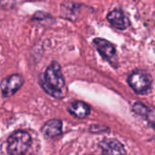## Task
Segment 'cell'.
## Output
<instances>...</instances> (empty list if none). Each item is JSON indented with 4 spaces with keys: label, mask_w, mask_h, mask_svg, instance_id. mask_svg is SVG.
I'll return each instance as SVG.
<instances>
[{
    "label": "cell",
    "mask_w": 155,
    "mask_h": 155,
    "mask_svg": "<svg viewBox=\"0 0 155 155\" xmlns=\"http://www.w3.org/2000/svg\"><path fill=\"white\" fill-rule=\"evenodd\" d=\"M43 89L54 98H63L66 94L65 81L58 63L53 62L45 72L41 79Z\"/></svg>",
    "instance_id": "obj_1"
},
{
    "label": "cell",
    "mask_w": 155,
    "mask_h": 155,
    "mask_svg": "<svg viewBox=\"0 0 155 155\" xmlns=\"http://www.w3.org/2000/svg\"><path fill=\"white\" fill-rule=\"evenodd\" d=\"M32 143V138L28 132L18 130L14 132L7 139L6 152L9 155H24Z\"/></svg>",
    "instance_id": "obj_2"
},
{
    "label": "cell",
    "mask_w": 155,
    "mask_h": 155,
    "mask_svg": "<svg viewBox=\"0 0 155 155\" xmlns=\"http://www.w3.org/2000/svg\"><path fill=\"white\" fill-rule=\"evenodd\" d=\"M128 84L135 93L143 94L151 89L153 84V78L147 72L143 70H136L129 75Z\"/></svg>",
    "instance_id": "obj_3"
},
{
    "label": "cell",
    "mask_w": 155,
    "mask_h": 155,
    "mask_svg": "<svg viewBox=\"0 0 155 155\" xmlns=\"http://www.w3.org/2000/svg\"><path fill=\"white\" fill-rule=\"evenodd\" d=\"M94 46L104 60L110 63L113 66L117 67L116 50L112 43L104 38H95L94 40Z\"/></svg>",
    "instance_id": "obj_4"
},
{
    "label": "cell",
    "mask_w": 155,
    "mask_h": 155,
    "mask_svg": "<svg viewBox=\"0 0 155 155\" xmlns=\"http://www.w3.org/2000/svg\"><path fill=\"white\" fill-rule=\"evenodd\" d=\"M24 84V78L20 74H12L5 77L1 83V91L4 97H10L16 93Z\"/></svg>",
    "instance_id": "obj_5"
},
{
    "label": "cell",
    "mask_w": 155,
    "mask_h": 155,
    "mask_svg": "<svg viewBox=\"0 0 155 155\" xmlns=\"http://www.w3.org/2000/svg\"><path fill=\"white\" fill-rule=\"evenodd\" d=\"M99 145L104 155H126L124 145L118 140L104 139Z\"/></svg>",
    "instance_id": "obj_6"
},
{
    "label": "cell",
    "mask_w": 155,
    "mask_h": 155,
    "mask_svg": "<svg viewBox=\"0 0 155 155\" xmlns=\"http://www.w3.org/2000/svg\"><path fill=\"white\" fill-rule=\"evenodd\" d=\"M107 20L112 26L119 30H124L130 26V21L128 17L120 9H114L111 11L107 15Z\"/></svg>",
    "instance_id": "obj_7"
},
{
    "label": "cell",
    "mask_w": 155,
    "mask_h": 155,
    "mask_svg": "<svg viewBox=\"0 0 155 155\" xmlns=\"http://www.w3.org/2000/svg\"><path fill=\"white\" fill-rule=\"evenodd\" d=\"M63 123L59 119H52L46 122L42 127V133L48 138H54L62 134Z\"/></svg>",
    "instance_id": "obj_8"
},
{
    "label": "cell",
    "mask_w": 155,
    "mask_h": 155,
    "mask_svg": "<svg viewBox=\"0 0 155 155\" xmlns=\"http://www.w3.org/2000/svg\"><path fill=\"white\" fill-rule=\"evenodd\" d=\"M90 106L82 101H75L70 104L68 106L69 113L75 118L84 119L90 114Z\"/></svg>",
    "instance_id": "obj_9"
},
{
    "label": "cell",
    "mask_w": 155,
    "mask_h": 155,
    "mask_svg": "<svg viewBox=\"0 0 155 155\" xmlns=\"http://www.w3.org/2000/svg\"><path fill=\"white\" fill-rule=\"evenodd\" d=\"M153 128L155 129V124H153Z\"/></svg>",
    "instance_id": "obj_10"
}]
</instances>
